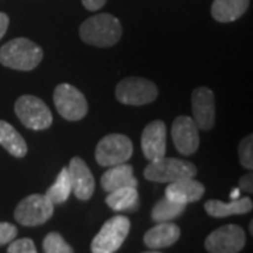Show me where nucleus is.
<instances>
[{
	"mask_svg": "<svg viewBox=\"0 0 253 253\" xmlns=\"http://www.w3.org/2000/svg\"><path fill=\"white\" fill-rule=\"evenodd\" d=\"M72 194V186H71V180H69V173H68V168H63L61 173L58 174L55 183L46 190L44 194L46 199L49 200L54 206L56 204H62L66 200L69 199V196Z\"/></svg>",
	"mask_w": 253,
	"mask_h": 253,
	"instance_id": "4be33fe9",
	"label": "nucleus"
},
{
	"mask_svg": "<svg viewBox=\"0 0 253 253\" xmlns=\"http://www.w3.org/2000/svg\"><path fill=\"white\" fill-rule=\"evenodd\" d=\"M44 52L28 38H14L0 48V63L16 71H33L42 61Z\"/></svg>",
	"mask_w": 253,
	"mask_h": 253,
	"instance_id": "f03ea898",
	"label": "nucleus"
},
{
	"mask_svg": "<svg viewBox=\"0 0 253 253\" xmlns=\"http://www.w3.org/2000/svg\"><path fill=\"white\" fill-rule=\"evenodd\" d=\"M54 103L58 113L69 121L84 118L89 110L84 94L69 83H61L55 87Z\"/></svg>",
	"mask_w": 253,
	"mask_h": 253,
	"instance_id": "0eeeda50",
	"label": "nucleus"
},
{
	"mask_svg": "<svg viewBox=\"0 0 253 253\" xmlns=\"http://www.w3.org/2000/svg\"><path fill=\"white\" fill-rule=\"evenodd\" d=\"M180 238V228L173 222H156L154 228L146 231L144 236L145 245L149 249L159 251L163 248L172 246Z\"/></svg>",
	"mask_w": 253,
	"mask_h": 253,
	"instance_id": "dca6fc26",
	"label": "nucleus"
},
{
	"mask_svg": "<svg viewBox=\"0 0 253 253\" xmlns=\"http://www.w3.org/2000/svg\"><path fill=\"white\" fill-rule=\"evenodd\" d=\"M193 120L199 129H211L215 124V99L208 87H197L191 93Z\"/></svg>",
	"mask_w": 253,
	"mask_h": 253,
	"instance_id": "f8f14e48",
	"label": "nucleus"
},
{
	"mask_svg": "<svg viewBox=\"0 0 253 253\" xmlns=\"http://www.w3.org/2000/svg\"><path fill=\"white\" fill-rule=\"evenodd\" d=\"M0 145L14 158H24L27 155V144L17 129L9 123L0 120Z\"/></svg>",
	"mask_w": 253,
	"mask_h": 253,
	"instance_id": "aec40b11",
	"label": "nucleus"
},
{
	"mask_svg": "<svg viewBox=\"0 0 253 253\" xmlns=\"http://www.w3.org/2000/svg\"><path fill=\"white\" fill-rule=\"evenodd\" d=\"M116 97L128 106H144L158 97V87L154 82L144 78H126L116 87Z\"/></svg>",
	"mask_w": 253,
	"mask_h": 253,
	"instance_id": "6e6552de",
	"label": "nucleus"
},
{
	"mask_svg": "<svg viewBox=\"0 0 253 253\" xmlns=\"http://www.w3.org/2000/svg\"><path fill=\"white\" fill-rule=\"evenodd\" d=\"M54 214V204L44 194H30L23 199L14 210L16 221L24 226L45 224Z\"/></svg>",
	"mask_w": 253,
	"mask_h": 253,
	"instance_id": "1a4fd4ad",
	"label": "nucleus"
},
{
	"mask_svg": "<svg viewBox=\"0 0 253 253\" xmlns=\"http://www.w3.org/2000/svg\"><path fill=\"white\" fill-rule=\"evenodd\" d=\"M81 38L89 45L109 48L117 44L123 36V27L117 17L109 13L96 14L82 23Z\"/></svg>",
	"mask_w": 253,
	"mask_h": 253,
	"instance_id": "f257e3e1",
	"label": "nucleus"
},
{
	"mask_svg": "<svg viewBox=\"0 0 253 253\" xmlns=\"http://www.w3.org/2000/svg\"><path fill=\"white\" fill-rule=\"evenodd\" d=\"M166 136L168 129L161 120H155L144 128L141 136V148L144 156L149 162L166 155Z\"/></svg>",
	"mask_w": 253,
	"mask_h": 253,
	"instance_id": "ddd939ff",
	"label": "nucleus"
},
{
	"mask_svg": "<svg viewBox=\"0 0 253 253\" xmlns=\"http://www.w3.org/2000/svg\"><path fill=\"white\" fill-rule=\"evenodd\" d=\"M144 253H162V252H159V251H155V249H151L149 252H144Z\"/></svg>",
	"mask_w": 253,
	"mask_h": 253,
	"instance_id": "2f4dec72",
	"label": "nucleus"
},
{
	"mask_svg": "<svg viewBox=\"0 0 253 253\" xmlns=\"http://www.w3.org/2000/svg\"><path fill=\"white\" fill-rule=\"evenodd\" d=\"M17 236V228L9 222H0V246L10 244Z\"/></svg>",
	"mask_w": 253,
	"mask_h": 253,
	"instance_id": "bb28decb",
	"label": "nucleus"
},
{
	"mask_svg": "<svg viewBox=\"0 0 253 253\" xmlns=\"http://www.w3.org/2000/svg\"><path fill=\"white\" fill-rule=\"evenodd\" d=\"M68 173H69L73 194L83 201L91 199L94 193V177L86 162L78 156L72 158L68 168Z\"/></svg>",
	"mask_w": 253,
	"mask_h": 253,
	"instance_id": "4468645a",
	"label": "nucleus"
},
{
	"mask_svg": "<svg viewBox=\"0 0 253 253\" xmlns=\"http://www.w3.org/2000/svg\"><path fill=\"white\" fill-rule=\"evenodd\" d=\"M131 228L129 219L124 215L110 218L101 226L99 234L93 238L91 252L93 253H116L124 244Z\"/></svg>",
	"mask_w": 253,
	"mask_h": 253,
	"instance_id": "20e7f679",
	"label": "nucleus"
},
{
	"mask_svg": "<svg viewBox=\"0 0 253 253\" xmlns=\"http://www.w3.org/2000/svg\"><path fill=\"white\" fill-rule=\"evenodd\" d=\"M196 174L197 168L193 163L166 156L151 161L144 170L145 179L155 183H173L181 179L194 177Z\"/></svg>",
	"mask_w": 253,
	"mask_h": 253,
	"instance_id": "7ed1b4c3",
	"label": "nucleus"
},
{
	"mask_svg": "<svg viewBox=\"0 0 253 253\" xmlns=\"http://www.w3.org/2000/svg\"><path fill=\"white\" fill-rule=\"evenodd\" d=\"M106 204L114 211H135L139 206V194L136 187H121L110 193Z\"/></svg>",
	"mask_w": 253,
	"mask_h": 253,
	"instance_id": "412c9836",
	"label": "nucleus"
},
{
	"mask_svg": "<svg viewBox=\"0 0 253 253\" xmlns=\"http://www.w3.org/2000/svg\"><path fill=\"white\" fill-rule=\"evenodd\" d=\"M229 197H231V200H236L241 197V190L239 189H234L232 190V193L229 194Z\"/></svg>",
	"mask_w": 253,
	"mask_h": 253,
	"instance_id": "7c9ffc66",
	"label": "nucleus"
},
{
	"mask_svg": "<svg viewBox=\"0 0 253 253\" xmlns=\"http://www.w3.org/2000/svg\"><path fill=\"white\" fill-rule=\"evenodd\" d=\"M9 16H7L6 13H1V11H0V40L4 37V34H6V31H7V28H9Z\"/></svg>",
	"mask_w": 253,
	"mask_h": 253,
	"instance_id": "c756f323",
	"label": "nucleus"
},
{
	"mask_svg": "<svg viewBox=\"0 0 253 253\" xmlns=\"http://www.w3.org/2000/svg\"><path fill=\"white\" fill-rule=\"evenodd\" d=\"M7 253H38L34 242L30 238H21V239H13L9 245Z\"/></svg>",
	"mask_w": 253,
	"mask_h": 253,
	"instance_id": "a878e982",
	"label": "nucleus"
},
{
	"mask_svg": "<svg viewBox=\"0 0 253 253\" xmlns=\"http://www.w3.org/2000/svg\"><path fill=\"white\" fill-rule=\"evenodd\" d=\"M238 154L242 166L246 168L248 170H252L253 168V136H245L241 141L239 148H238Z\"/></svg>",
	"mask_w": 253,
	"mask_h": 253,
	"instance_id": "393cba45",
	"label": "nucleus"
},
{
	"mask_svg": "<svg viewBox=\"0 0 253 253\" xmlns=\"http://www.w3.org/2000/svg\"><path fill=\"white\" fill-rule=\"evenodd\" d=\"M246 244V234L239 225H224L211 232L206 239L210 253H239Z\"/></svg>",
	"mask_w": 253,
	"mask_h": 253,
	"instance_id": "9d476101",
	"label": "nucleus"
},
{
	"mask_svg": "<svg viewBox=\"0 0 253 253\" xmlns=\"http://www.w3.org/2000/svg\"><path fill=\"white\" fill-rule=\"evenodd\" d=\"M134 152L132 141L123 134H110L101 138L96 148V161L100 166H116L126 163Z\"/></svg>",
	"mask_w": 253,
	"mask_h": 253,
	"instance_id": "423d86ee",
	"label": "nucleus"
},
{
	"mask_svg": "<svg viewBox=\"0 0 253 253\" xmlns=\"http://www.w3.org/2000/svg\"><path fill=\"white\" fill-rule=\"evenodd\" d=\"M14 111L21 124L34 131H42L52 124V113L41 99L31 94L18 97Z\"/></svg>",
	"mask_w": 253,
	"mask_h": 253,
	"instance_id": "39448f33",
	"label": "nucleus"
},
{
	"mask_svg": "<svg viewBox=\"0 0 253 253\" xmlns=\"http://www.w3.org/2000/svg\"><path fill=\"white\" fill-rule=\"evenodd\" d=\"M184 210H186V204H180L165 197L155 204L151 215L155 222H169L174 218L180 217Z\"/></svg>",
	"mask_w": 253,
	"mask_h": 253,
	"instance_id": "5701e85b",
	"label": "nucleus"
},
{
	"mask_svg": "<svg viewBox=\"0 0 253 253\" xmlns=\"http://www.w3.org/2000/svg\"><path fill=\"white\" fill-rule=\"evenodd\" d=\"M239 190H244L246 193H252V174H245L244 177H241L239 180Z\"/></svg>",
	"mask_w": 253,
	"mask_h": 253,
	"instance_id": "c85d7f7f",
	"label": "nucleus"
},
{
	"mask_svg": "<svg viewBox=\"0 0 253 253\" xmlns=\"http://www.w3.org/2000/svg\"><path fill=\"white\" fill-rule=\"evenodd\" d=\"M165 193L169 200L187 206L190 203L199 201L204 196L206 187L203 186V183L194 180V177H187L169 183Z\"/></svg>",
	"mask_w": 253,
	"mask_h": 253,
	"instance_id": "2eb2a0df",
	"label": "nucleus"
},
{
	"mask_svg": "<svg viewBox=\"0 0 253 253\" xmlns=\"http://www.w3.org/2000/svg\"><path fill=\"white\" fill-rule=\"evenodd\" d=\"M204 208L208 215L215 218H224L229 215H241L252 211L253 204L249 197H239L231 200L229 203H224L219 200H208L204 204Z\"/></svg>",
	"mask_w": 253,
	"mask_h": 253,
	"instance_id": "a211bd4d",
	"label": "nucleus"
},
{
	"mask_svg": "<svg viewBox=\"0 0 253 253\" xmlns=\"http://www.w3.org/2000/svg\"><path fill=\"white\" fill-rule=\"evenodd\" d=\"M172 139L176 149L181 155H193L200 145L199 126L189 116H179L173 121Z\"/></svg>",
	"mask_w": 253,
	"mask_h": 253,
	"instance_id": "9b49d317",
	"label": "nucleus"
},
{
	"mask_svg": "<svg viewBox=\"0 0 253 253\" xmlns=\"http://www.w3.org/2000/svg\"><path fill=\"white\" fill-rule=\"evenodd\" d=\"M106 1L107 0H82L83 6L87 10H90V11H97V10H100L106 4Z\"/></svg>",
	"mask_w": 253,
	"mask_h": 253,
	"instance_id": "cd10ccee",
	"label": "nucleus"
},
{
	"mask_svg": "<svg viewBox=\"0 0 253 253\" xmlns=\"http://www.w3.org/2000/svg\"><path fill=\"white\" fill-rule=\"evenodd\" d=\"M249 0H214L211 14L219 23H232L245 14Z\"/></svg>",
	"mask_w": 253,
	"mask_h": 253,
	"instance_id": "6ab92c4d",
	"label": "nucleus"
},
{
	"mask_svg": "<svg viewBox=\"0 0 253 253\" xmlns=\"http://www.w3.org/2000/svg\"><path fill=\"white\" fill-rule=\"evenodd\" d=\"M101 189L107 193H111L114 190L121 189V187H136L138 180L134 176V169L131 165L121 163L116 166H110L109 170H106L101 176Z\"/></svg>",
	"mask_w": 253,
	"mask_h": 253,
	"instance_id": "f3484780",
	"label": "nucleus"
},
{
	"mask_svg": "<svg viewBox=\"0 0 253 253\" xmlns=\"http://www.w3.org/2000/svg\"><path fill=\"white\" fill-rule=\"evenodd\" d=\"M42 248L45 253H73L71 245L68 244L58 232H49L44 238Z\"/></svg>",
	"mask_w": 253,
	"mask_h": 253,
	"instance_id": "b1692460",
	"label": "nucleus"
}]
</instances>
